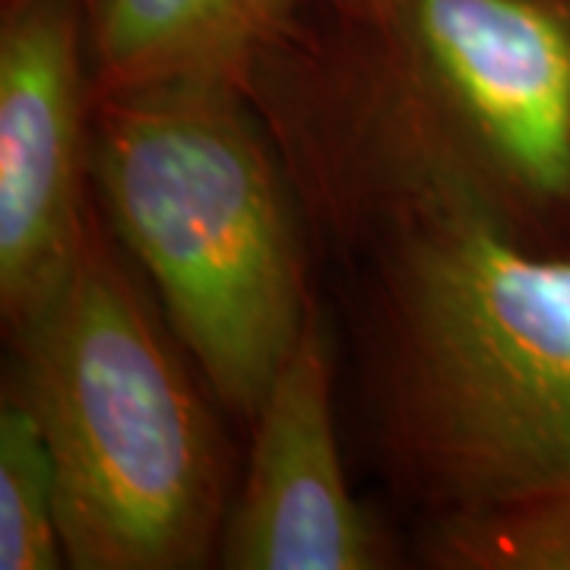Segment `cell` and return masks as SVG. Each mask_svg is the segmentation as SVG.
I'll list each match as a JSON object with an SVG mask.
<instances>
[{
	"instance_id": "6da1fadb",
	"label": "cell",
	"mask_w": 570,
	"mask_h": 570,
	"mask_svg": "<svg viewBox=\"0 0 570 570\" xmlns=\"http://www.w3.org/2000/svg\"><path fill=\"white\" fill-rule=\"evenodd\" d=\"M307 204L367 254L365 390L431 517L570 482V257L520 245L453 168L377 124L283 127Z\"/></svg>"
},
{
	"instance_id": "7a4b0ae2",
	"label": "cell",
	"mask_w": 570,
	"mask_h": 570,
	"mask_svg": "<svg viewBox=\"0 0 570 570\" xmlns=\"http://www.w3.org/2000/svg\"><path fill=\"white\" fill-rule=\"evenodd\" d=\"M250 92L171 80L92 99V184L206 387L250 422L302 336L305 242Z\"/></svg>"
},
{
	"instance_id": "3957f363",
	"label": "cell",
	"mask_w": 570,
	"mask_h": 570,
	"mask_svg": "<svg viewBox=\"0 0 570 570\" xmlns=\"http://www.w3.org/2000/svg\"><path fill=\"white\" fill-rule=\"evenodd\" d=\"M111 238L96 206L61 288L13 333V387L55 460L67 568H206L232 504L228 450Z\"/></svg>"
},
{
	"instance_id": "277c9868",
	"label": "cell",
	"mask_w": 570,
	"mask_h": 570,
	"mask_svg": "<svg viewBox=\"0 0 570 570\" xmlns=\"http://www.w3.org/2000/svg\"><path fill=\"white\" fill-rule=\"evenodd\" d=\"M348 108L453 168L510 223L570 204V17L551 0H381Z\"/></svg>"
},
{
	"instance_id": "5b68a950",
	"label": "cell",
	"mask_w": 570,
	"mask_h": 570,
	"mask_svg": "<svg viewBox=\"0 0 570 570\" xmlns=\"http://www.w3.org/2000/svg\"><path fill=\"white\" fill-rule=\"evenodd\" d=\"M89 0H3L0 311L17 333L73 269L96 206Z\"/></svg>"
},
{
	"instance_id": "8992f818",
	"label": "cell",
	"mask_w": 570,
	"mask_h": 570,
	"mask_svg": "<svg viewBox=\"0 0 570 570\" xmlns=\"http://www.w3.org/2000/svg\"><path fill=\"white\" fill-rule=\"evenodd\" d=\"M225 570H377L384 535L352 498L333 415V352L317 305L250 419L219 542Z\"/></svg>"
},
{
	"instance_id": "52a82bcc",
	"label": "cell",
	"mask_w": 570,
	"mask_h": 570,
	"mask_svg": "<svg viewBox=\"0 0 570 570\" xmlns=\"http://www.w3.org/2000/svg\"><path fill=\"white\" fill-rule=\"evenodd\" d=\"M288 0H92V99L171 80L254 89Z\"/></svg>"
},
{
	"instance_id": "ba28073f",
	"label": "cell",
	"mask_w": 570,
	"mask_h": 570,
	"mask_svg": "<svg viewBox=\"0 0 570 570\" xmlns=\"http://www.w3.org/2000/svg\"><path fill=\"white\" fill-rule=\"evenodd\" d=\"M422 558L438 570H570V482L431 517Z\"/></svg>"
},
{
	"instance_id": "9c48e42d",
	"label": "cell",
	"mask_w": 570,
	"mask_h": 570,
	"mask_svg": "<svg viewBox=\"0 0 570 570\" xmlns=\"http://www.w3.org/2000/svg\"><path fill=\"white\" fill-rule=\"evenodd\" d=\"M67 568L58 513V472L20 390L0 403V570Z\"/></svg>"
},
{
	"instance_id": "30bf717a",
	"label": "cell",
	"mask_w": 570,
	"mask_h": 570,
	"mask_svg": "<svg viewBox=\"0 0 570 570\" xmlns=\"http://www.w3.org/2000/svg\"><path fill=\"white\" fill-rule=\"evenodd\" d=\"M333 3H336L340 10H346V13H352V17L358 20V17H367V13H371V10H374V7H377L381 0H333Z\"/></svg>"
},
{
	"instance_id": "8fae6325",
	"label": "cell",
	"mask_w": 570,
	"mask_h": 570,
	"mask_svg": "<svg viewBox=\"0 0 570 570\" xmlns=\"http://www.w3.org/2000/svg\"><path fill=\"white\" fill-rule=\"evenodd\" d=\"M89 7H92V0H89Z\"/></svg>"
}]
</instances>
